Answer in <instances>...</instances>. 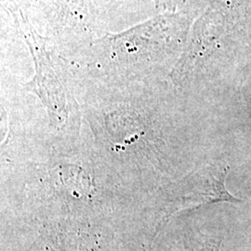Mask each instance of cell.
<instances>
[{"instance_id":"cell-1","label":"cell","mask_w":251,"mask_h":251,"mask_svg":"<svg viewBox=\"0 0 251 251\" xmlns=\"http://www.w3.org/2000/svg\"><path fill=\"white\" fill-rule=\"evenodd\" d=\"M3 5L12 15L34 58L36 75L33 80L25 85V89L40 98L52 122L56 125L63 124L68 117V96L65 85L60 77L53 52L48 50V38L36 33L13 1L4 0Z\"/></svg>"}]
</instances>
